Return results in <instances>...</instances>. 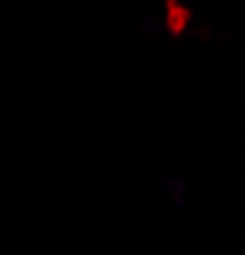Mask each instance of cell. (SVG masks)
I'll use <instances>...</instances> for the list:
<instances>
[{
	"instance_id": "6da1fadb",
	"label": "cell",
	"mask_w": 245,
	"mask_h": 255,
	"mask_svg": "<svg viewBox=\"0 0 245 255\" xmlns=\"http://www.w3.org/2000/svg\"><path fill=\"white\" fill-rule=\"evenodd\" d=\"M187 20H189V10H184V8L176 5V3H169V26H171L174 33H179Z\"/></svg>"
}]
</instances>
